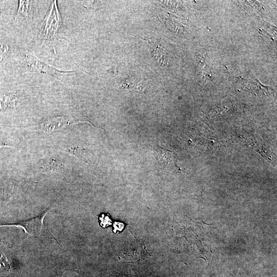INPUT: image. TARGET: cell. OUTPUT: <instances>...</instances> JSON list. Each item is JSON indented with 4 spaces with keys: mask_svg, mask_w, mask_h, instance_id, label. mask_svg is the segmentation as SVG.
Listing matches in <instances>:
<instances>
[{
    "mask_svg": "<svg viewBox=\"0 0 277 277\" xmlns=\"http://www.w3.org/2000/svg\"><path fill=\"white\" fill-rule=\"evenodd\" d=\"M62 25V19L57 7V2H53L49 14L46 18L40 37L48 40L54 37Z\"/></svg>",
    "mask_w": 277,
    "mask_h": 277,
    "instance_id": "cell-1",
    "label": "cell"
},
{
    "mask_svg": "<svg viewBox=\"0 0 277 277\" xmlns=\"http://www.w3.org/2000/svg\"><path fill=\"white\" fill-rule=\"evenodd\" d=\"M27 59L29 66L39 72L49 74L59 79L65 73L64 72L58 70L57 68L44 62L32 54H27Z\"/></svg>",
    "mask_w": 277,
    "mask_h": 277,
    "instance_id": "cell-2",
    "label": "cell"
},
{
    "mask_svg": "<svg viewBox=\"0 0 277 277\" xmlns=\"http://www.w3.org/2000/svg\"><path fill=\"white\" fill-rule=\"evenodd\" d=\"M156 153L161 167L171 170L180 171L177 166V156L174 152L158 147Z\"/></svg>",
    "mask_w": 277,
    "mask_h": 277,
    "instance_id": "cell-3",
    "label": "cell"
},
{
    "mask_svg": "<svg viewBox=\"0 0 277 277\" xmlns=\"http://www.w3.org/2000/svg\"><path fill=\"white\" fill-rule=\"evenodd\" d=\"M75 123H77L75 120H69L64 118L58 117L46 121L42 124L41 127L44 131L49 132L63 128L68 125Z\"/></svg>",
    "mask_w": 277,
    "mask_h": 277,
    "instance_id": "cell-4",
    "label": "cell"
},
{
    "mask_svg": "<svg viewBox=\"0 0 277 277\" xmlns=\"http://www.w3.org/2000/svg\"><path fill=\"white\" fill-rule=\"evenodd\" d=\"M33 2L20 1L16 19L20 16L26 18L28 22L32 19L33 12Z\"/></svg>",
    "mask_w": 277,
    "mask_h": 277,
    "instance_id": "cell-5",
    "label": "cell"
},
{
    "mask_svg": "<svg viewBox=\"0 0 277 277\" xmlns=\"http://www.w3.org/2000/svg\"><path fill=\"white\" fill-rule=\"evenodd\" d=\"M0 269L4 272H10L11 269V263L1 249H0Z\"/></svg>",
    "mask_w": 277,
    "mask_h": 277,
    "instance_id": "cell-6",
    "label": "cell"
},
{
    "mask_svg": "<svg viewBox=\"0 0 277 277\" xmlns=\"http://www.w3.org/2000/svg\"><path fill=\"white\" fill-rule=\"evenodd\" d=\"M99 221L101 226L103 227H106L111 224V221L109 216L105 214H102L99 217Z\"/></svg>",
    "mask_w": 277,
    "mask_h": 277,
    "instance_id": "cell-7",
    "label": "cell"
},
{
    "mask_svg": "<svg viewBox=\"0 0 277 277\" xmlns=\"http://www.w3.org/2000/svg\"><path fill=\"white\" fill-rule=\"evenodd\" d=\"M124 227V224L122 223L115 222L113 224V232L116 233L117 232H121Z\"/></svg>",
    "mask_w": 277,
    "mask_h": 277,
    "instance_id": "cell-8",
    "label": "cell"
},
{
    "mask_svg": "<svg viewBox=\"0 0 277 277\" xmlns=\"http://www.w3.org/2000/svg\"><path fill=\"white\" fill-rule=\"evenodd\" d=\"M8 52V48L7 47V46L2 45V46H0V55H1V56L5 57L7 55Z\"/></svg>",
    "mask_w": 277,
    "mask_h": 277,
    "instance_id": "cell-9",
    "label": "cell"
},
{
    "mask_svg": "<svg viewBox=\"0 0 277 277\" xmlns=\"http://www.w3.org/2000/svg\"><path fill=\"white\" fill-rule=\"evenodd\" d=\"M9 147V146H8L6 144H5L2 142H0V149L3 147Z\"/></svg>",
    "mask_w": 277,
    "mask_h": 277,
    "instance_id": "cell-10",
    "label": "cell"
}]
</instances>
